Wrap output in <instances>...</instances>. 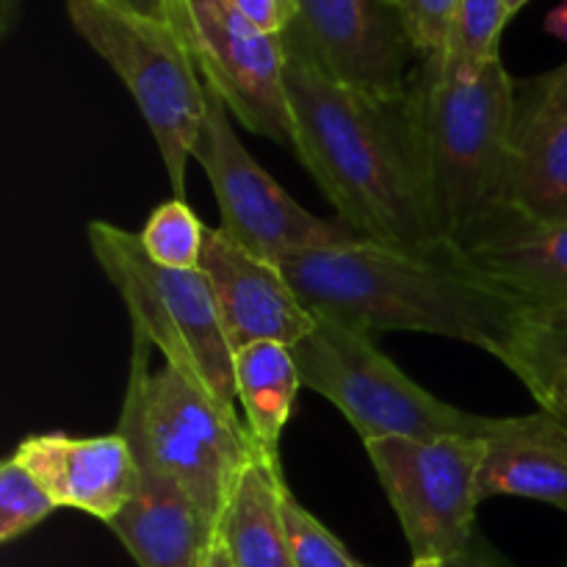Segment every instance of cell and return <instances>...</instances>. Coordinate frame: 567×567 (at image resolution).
<instances>
[{
    "mask_svg": "<svg viewBox=\"0 0 567 567\" xmlns=\"http://www.w3.org/2000/svg\"><path fill=\"white\" fill-rule=\"evenodd\" d=\"M208 86V111L199 127L192 158L208 175L216 205L221 214V230L258 258L282 264L288 255L327 244L352 241L354 236L341 221H327L305 210L236 136L230 109Z\"/></svg>",
    "mask_w": 567,
    "mask_h": 567,
    "instance_id": "obj_9",
    "label": "cell"
},
{
    "mask_svg": "<svg viewBox=\"0 0 567 567\" xmlns=\"http://www.w3.org/2000/svg\"><path fill=\"white\" fill-rule=\"evenodd\" d=\"M480 498L520 496L567 509V421L551 410L491 419Z\"/></svg>",
    "mask_w": 567,
    "mask_h": 567,
    "instance_id": "obj_17",
    "label": "cell"
},
{
    "mask_svg": "<svg viewBox=\"0 0 567 567\" xmlns=\"http://www.w3.org/2000/svg\"><path fill=\"white\" fill-rule=\"evenodd\" d=\"M89 247L131 313L133 332L147 338L169 365L192 377L225 410L236 413V352L221 327L208 277L199 269H166L142 247L138 233L89 221Z\"/></svg>",
    "mask_w": 567,
    "mask_h": 567,
    "instance_id": "obj_5",
    "label": "cell"
},
{
    "mask_svg": "<svg viewBox=\"0 0 567 567\" xmlns=\"http://www.w3.org/2000/svg\"><path fill=\"white\" fill-rule=\"evenodd\" d=\"M199 271L208 277L233 352L260 341L293 349L316 327L280 264L258 258L221 227H208Z\"/></svg>",
    "mask_w": 567,
    "mask_h": 567,
    "instance_id": "obj_12",
    "label": "cell"
},
{
    "mask_svg": "<svg viewBox=\"0 0 567 567\" xmlns=\"http://www.w3.org/2000/svg\"><path fill=\"white\" fill-rule=\"evenodd\" d=\"M496 358L546 408L567 388V302L526 305Z\"/></svg>",
    "mask_w": 567,
    "mask_h": 567,
    "instance_id": "obj_20",
    "label": "cell"
},
{
    "mask_svg": "<svg viewBox=\"0 0 567 567\" xmlns=\"http://www.w3.org/2000/svg\"><path fill=\"white\" fill-rule=\"evenodd\" d=\"M365 567V565H360ZM410 567H446V563H437V559H413V565Z\"/></svg>",
    "mask_w": 567,
    "mask_h": 567,
    "instance_id": "obj_33",
    "label": "cell"
},
{
    "mask_svg": "<svg viewBox=\"0 0 567 567\" xmlns=\"http://www.w3.org/2000/svg\"><path fill=\"white\" fill-rule=\"evenodd\" d=\"M446 567H493L491 563H487V559H482V557H476V554H463V557H457V559H452V563H446Z\"/></svg>",
    "mask_w": 567,
    "mask_h": 567,
    "instance_id": "obj_30",
    "label": "cell"
},
{
    "mask_svg": "<svg viewBox=\"0 0 567 567\" xmlns=\"http://www.w3.org/2000/svg\"><path fill=\"white\" fill-rule=\"evenodd\" d=\"M327 75L377 94H404L419 59L402 3L393 0H297L282 33Z\"/></svg>",
    "mask_w": 567,
    "mask_h": 567,
    "instance_id": "obj_11",
    "label": "cell"
},
{
    "mask_svg": "<svg viewBox=\"0 0 567 567\" xmlns=\"http://www.w3.org/2000/svg\"><path fill=\"white\" fill-rule=\"evenodd\" d=\"M463 0H402L404 20L419 59H441L452 39Z\"/></svg>",
    "mask_w": 567,
    "mask_h": 567,
    "instance_id": "obj_25",
    "label": "cell"
},
{
    "mask_svg": "<svg viewBox=\"0 0 567 567\" xmlns=\"http://www.w3.org/2000/svg\"><path fill=\"white\" fill-rule=\"evenodd\" d=\"M83 42L120 75L136 100L177 199L186 197V166L208 111V86L181 28L122 14L97 0H66Z\"/></svg>",
    "mask_w": 567,
    "mask_h": 567,
    "instance_id": "obj_7",
    "label": "cell"
},
{
    "mask_svg": "<svg viewBox=\"0 0 567 567\" xmlns=\"http://www.w3.org/2000/svg\"><path fill=\"white\" fill-rule=\"evenodd\" d=\"M205 236H208V227H205L203 221L194 216V210L177 197L158 205V208L150 214L144 230L138 233L144 252H147L155 264L166 266V269L183 271L199 269Z\"/></svg>",
    "mask_w": 567,
    "mask_h": 567,
    "instance_id": "obj_22",
    "label": "cell"
},
{
    "mask_svg": "<svg viewBox=\"0 0 567 567\" xmlns=\"http://www.w3.org/2000/svg\"><path fill=\"white\" fill-rule=\"evenodd\" d=\"M305 308L365 332H426L496 358L524 299L474 269L452 241L404 249L352 238L280 264Z\"/></svg>",
    "mask_w": 567,
    "mask_h": 567,
    "instance_id": "obj_2",
    "label": "cell"
},
{
    "mask_svg": "<svg viewBox=\"0 0 567 567\" xmlns=\"http://www.w3.org/2000/svg\"><path fill=\"white\" fill-rule=\"evenodd\" d=\"M205 567H233V563H230V557H227L225 546H221V543H219V540H216L214 551H210V557H208V565H205Z\"/></svg>",
    "mask_w": 567,
    "mask_h": 567,
    "instance_id": "obj_31",
    "label": "cell"
},
{
    "mask_svg": "<svg viewBox=\"0 0 567 567\" xmlns=\"http://www.w3.org/2000/svg\"><path fill=\"white\" fill-rule=\"evenodd\" d=\"M302 374L293 349L286 343L260 341L236 352V393L244 424L271 460H280V437L297 404Z\"/></svg>",
    "mask_w": 567,
    "mask_h": 567,
    "instance_id": "obj_19",
    "label": "cell"
},
{
    "mask_svg": "<svg viewBox=\"0 0 567 567\" xmlns=\"http://www.w3.org/2000/svg\"><path fill=\"white\" fill-rule=\"evenodd\" d=\"M280 460L260 452L241 471L219 520V543L233 567H293L288 540Z\"/></svg>",
    "mask_w": 567,
    "mask_h": 567,
    "instance_id": "obj_18",
    "label": "cell"
},
{
    "mask_svg": "<svg viewBox=\"0 0 567 567\" xmlns=\"http://www.w3.org/2000/svg\"><path fill=\"white\" fill-rule=\"evenodd\" d=\"M55 509L59 504L14 457L0 465V540L11 543L28 535Z\"/></svg>",
    "mask_w": 567,
    "mask_h": 567,
    "instance_id": "obj_23",
    "label": "cell"
},
{
    "mask_svg": "<svg viewBox=\"0 0 567 567\" xmlns=\"http://www.w3.org/2000/svg\"><path fill=\"white\" fill-rule=\"evenodd\" d=\"M565 567H567V565H565Z\"/></svg>",
    "mask_w": 567,
    "mask_h": 567,
    "instance_id": "obj_36",
    "label": "cell"
},
{
    "mask_svg": "<svg viewBox=\"0 0 567 567\" xmlns=\"http://www.w3.org/2000/svg\"><path fill=\"white\" fill-rule=\"evenodd\" d=\"M543 410H551V413H557L559 419L567 421V388H563V391H559Z\"/></svg>",
    "mask_w": 567,
    "mask_h": 567,
    "instance_id": "obj_32",
    "label": "cell"
},
{
    "mask_svg": "<svg viewBox=\"0 0 567 567\" xmlns=\"http://www.w3.org/2000/svg\"><path fill=\"white\" fill-rule=\"evenodd\" d=\"M225 3L249 25L275 37H282L297 17V0H225Z\"/></svg>",
    "mask_w": 567,
    "mask_h": 567,
    "instance_id": "obj_26",
    "label": "cell"
},
{
    "mask_svg": "<svg viewBox=\"0 0 567 567\" xmlns=\"http://www.w3.org/2000/svg\"><path fill=\"white\" fill-rule=\"evenodd\" d=\"M393 3H402V0H393Z\"/></svg>",
    "mask_w": 567,
    "mask_h": 567,
    "instance_id": "obj_35",
    "label": "cell"
},
{
    "mask_svg": "<svg viewBox=\"0 0 567 567\" xmlns=\"http://www.w3.org/2000/svg\"><path fill=\"white\" fill-rule=\"evenodd\" d=\"M20 3L22 0H0V31H3V37H9L11 28H14L17 14H20Z\"/></svg>",
    "mask_w": 567,
    "mask_h": 567,
    "instance_id": "obj_29",
    "label": "cell"
},
{
    "mask_svg": "<svg viewBox=\"0 0 567 567\" xmlns=\"http://www.w3.org/2000/svg\"><path fill=\"white\" fill-rule=\"evenodd\" d=\"M454 247L480 275L526 305L567 302V221L498 205Z\"/></svg>",
    "mask_w": 567,
    "mask_h": 567,
    "instance_id": "obj_15",
    "label": "cell"
},
{
    "mask_svg": "<svg viewBox=\"0 0 567 567\" xmlns=\"http://www.w3.org/2000/svg\"><path fill=\"white\" fill-rule=\"evenodd\" d=\"M282 515L291 540L293 567H360V563L349 557L341 540L324 529V524H319V518H313L288 487L282 493Z\"/></svg>",
    "mask_w": 567,
    "mask_h": 567,
    "instance_id": "obj_24",
    "label": "cell"
},
{
    "mask_svg": "<svg viewBox=\"0 0 567 567\" xmlns=\"http://www.w3.org/2000/svg\"><path fill=\"white\" fill-rule=\"evenodd\" d=\"M14 460L59 507L81 509L105 524L120 515L138 485V463L120 430L92 437L64 432L28 435Z\"/></svg>",
    "mask_w": 567,
    "mask_h": 567,
    "instance_id": "obj_14",
    "label": "cell"
},
{
    "mask_svg": "<svg viewBox=\"0 0 567 567\" xmlns=\"http://www.w3.org/2000/svg\"><path fill=\"white\" fill-rule=\"evenodd\" d=\"M97 3L122 11V14L142 17V20L183 31V0H97Z\"/></svg>",
    "mask_w": 567,
    "mask_h": 567,
    "instance_id": "obj_27",
    "label": "cell"
},
{
    "mask_svg": "<svg viewBox=\"0 0 567 567\" xmlns=\"http://www.w3.org/2000/svg\"><path fill=\"white\" fill-rule=\"evenodd\" d=\"M526 3H529V0H507V11H509V17L518 14V11L524 9Z\"/></svg>",
    "mask_w": 567,
    "mask_h": 567,
    "instance_id": "obj_34",
    "label": "cell"
},
{
    "mask_svg": "<svg viewBox=\"0 0 567 567\" xmlns=\"http://www.w3.org/2000/svg\"><path fill=\"white\" fill-rule=\"evenodd\" d=\"M150 349L153 343L133 332L120 432L219 526L238 476L260 446L238 413L221 408L192 377L169 363L150 369Z\"/></svg>",
    "mask_w": 567,
    "mask_h": 567,
    "instance_id": "obj_4",
    "label": "cell"
},
{
    "mask_svg": "<svg viewBox=\"0 0 567 567\" xmlns=\"http://www.w3.org/2000/svg\"><path fill=\"white\" fill-rule=\"evenodd\" d=\"M546 31L554 33L557 39H563L567 44V0L557 6V9H551V14L546 17Z\"/></svg>",
    "mask_w": 567,
    "mask_h": 567,
    "instance_id": "obj_28",
    "label": "cell"
},
{
    "mask_svg": "<svg viewBox=\"0 0 567 567\" xmlns=\"http://www.w3.org/2000/svg\"><path fill=\"white\" fill-rule=\"evenodd\" d=\"M282 44L291 150L338 210V221L391 247L441 244L410 92L349 86L286 39Z\"/></svg>",
    "mask_w": 567,
    "mask_h": 567,
    "instance_id": "obj_1",
    "label": "cell"
},
{
    "mask_svg": "<svg viewBox=\"0 0 567 567\" xmlns=\"http://www.w3.org/2000/svg\"><path fill=\"white\" fill-rule=\"evenodd\" d=\"M515 86L502 59L474 72L421 59L410 78L432 216L443 241H460L502 205Z\"/></svg>",
    "mask_w": 567,
    "mask_h": 567,
    "instance_id": "obj_3",
    "label": "cell"
},
{
    "mask_svg": "<svg viewBox=\"0 0 567 567\" xmlns=\"http://www.w3.org/2000/svg\"><path fill=\"white\" fill-rule=\"evenodd\" d=\"M293 358L302 385L336 404L363 443L482 437L491 426L485 415L452 408L415 385L360 327L316 316V327L293 347Z\"/></svg>",
    "mask_w": 567,
    "mask_h": 567,
    "instance_id": "obj_6",
    "label": "cell"
},
{
    "mask_svg": "<svg viewBox=\"0 0 567 567\" xmlns=\"http://www.w3.org/2000/svg\"><path fill=\"white\" fill-rule=\"evenodd\" d=\"M183 33L230 114L255 136L293 147L282 37L249 25L225 0H183Z\"/></svg>",
    "mask_w": 567,
    "mask_h": 567,
    "instance_id": "obj_10",
    "label": "cell"
},
{
    "mask_svg": "<svg viewBox=\"0 0 567 567\" xmlns=\"http://www.w3.org/2000/svg\"><path fill=\"white\" fill-rule=\"evenodd\" d=\"M133 449V446H131ZM138 485L111 529L138 567H205L219 526L144 452L133 449Z\"/></svg>",
    "mask_w": 567,
    "mask_h": 567,
    "instance_id": "obj_16",
    "label": "cell"
},
{
    "mask_svg": "<svg viewBox=\"0 0 567 567\" xmlns=\"http://www.w3.org/2000/svg\"><path fill=\"white\" fill-rule=\"evenodd\" d=\"M513 20L507 0H463L446 53L441 55L443 70L474 72L498 55V39L504 25Z\"/></svg>",
    "mask_w": 567,
    "mask_h": 567,
    "instance_id": "obj_21",
    "label": "cell"
},
{
    "mask_svg": "<svg viewBox=\"0 0 567 567\" xmlns=\"http://www.w3.org/2000/svg\"><path fill=\"white\" fill-rule=\"evenodd\" d=\"M413 559L452 563L471 551L480 498L482 437H385L365 443Z\"/></svg>",
    "mask_w": 567,
    "mask_h": 567,
    "instance_id": "obj_8",
    "label": "cell"
},
{
    "mask_svg": "<svg viewBox=\"0 0 567 567\" xmlns=\"http://www.w3.org/2000/svg\"><path fill=\"white\" fill-rule=\"evenodd\" d=\"M502 205L567 221V61L515 86Z\"/></svg>",
    "mask_w": 567,
    "mask_h": 567,
    "instance_id": "obj_13",
    "label": "cell"
}]
</instances>
